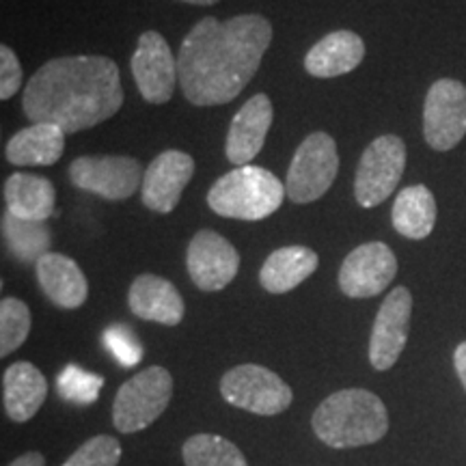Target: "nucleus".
<instances>
[{"label": "nucleus", "instance_id": "1", "mask_svg": "<svg viewBox=\"0 0 466 466\" xmlns=\"http://www.w3.org/2000/svg\"><path fill=\"white\" fill-rule=\"evenodd\" d=\"M272 25L264 15L244 14L220 22L208 15L192 26L179 46V85L195 106L231 102L258 74Z\"/></svg>", "mask_w": 466, "mask_h": 466}, {"label": "nucleus", "instance_id": "2", "mask_svg": "<svg viewBox=\"0 0 466 466\" xmlns=\"http://www.w3.org/2000/svg\"><path fill=\"white\" fill-rule=\"evenodd\" d=\"M124 106L119 67L106 56H61L31 76L22 110L31 124H55L66 134L102 124Z\"/></svg>", "mask_w": 466, "mask_h": 466}, {"label": "nucleus", "instance_id": "3", "mask_svg": "<svg viewBox=\"0 0 466 466\" xmlns=\"http://www.w3.org/2000/svg\"><path fill=\"white\" fill-rule=\"evenodd\" d=\"M311 425L324 445L350 450L380 441L389 432V412L376 393L343 389L318 406Z\"/></svg>", "mask_w": 466, "mask_h": 466}, {"label": "nucleus", "instance_id": "4", "mask_svg": "<svg viewBox=\"0 0 466 466\" xmlns=\"http://www.w3.org/2000/svg\"><path fill=\"white\" fill-rule=\"evenodd\" d=\"M285 184L264 167H236L212 184L208 206L225 218L261 220L283 206Z\"/></svg>", "mask_w": 466, "mask_h": 466}, {"label": "nucleus", "instance_id": "5", "mask_svg": "<svg viewBox=\"0 0 466 466\" xmlns=\"http://www.w3.org/2000/svg\"><path fill=\"white\" fill-rule=\"evenodd\" d=\"M173 398V376L160 365L138 371L119 387L113 401V425L134 434L149 428L167 410Z\"/></svg>", "mask_w": 466, "mask_h": 466}, {"label": "nucleus", "instance_id": "6", "mask_svg": "<svg viewBox=\"0 0 466 466\" xmlns=\"http://www.w3.org/2000/svg\"><path fill=\"white\" fill-rule=\"evenodd\" d=\"M339 173V154L330 134H309L291 158L285 195L294 203H313L324 197Z\"/></svg>", "mask_w": 466, "mask_h": 466}, {"label": "nucleus", "instance_id": "7", "mask_svg": "<svg viewBox=\"0 0 466 466\" xmlns=\"http://www.w3.org/2000/svg\"><path fill=\"white\" fill-rule=\"evenodd\" d=\"M220 395L227 404L261 417H275L291 406L294 391L268 367L238 365L220 378Z\"/></svg>", "mask_w": 466, "mask_h": 466}, {"label": "nucleus", "instance_id": "8", "mask_svg": "<svg viewBox=\"0 0 466 466\" xmlns=\"http://www.w3.org/2000/svg\"><path fill=\"white\" fill-rule=\"evenodd\" d=\"M406 168V145L395 134H384L367 145L360 156L354 197L360 208H376L398 188Z\"/></svg>", "mask_w": 466, "mask_h": 466}, {"label": "nucleus", "instance_id": "9", "mask_svg": "<svg viewBox=\"0 0 466 466\" xmlns=\"http://www.w3.org/2000/svg\"><path fill=\"white\" fill-rule=\"evenodd\" d=\"M143 165L130 156H83L69 165V179L76 188L106 201L130 199L143 186Z\"/></svg>", "mask_w": 466, "mask_h": 466}, {"label": "nucleus", "instance_id": "10", "mask_svg": "<svg viewBox=\"0 0 466 466\" xmlns=\"http://www.w3.org/2000/svg\"><path fill=\"white\" fill-rule=\"evenodd\" d=\"M423 137L436 151H450L466 137V86L441 78L430 86L423 104Z\"/></svg>", "mask_w": 466, "mask_h": 466}, {"label": "nucleus", "instance_id": "11", "mask_svg": "<svg viewBox=\"0 0 466 466\" xmlns=\"http://www.w3.org/2000/svg\"><path fill=\"white\" fill-rule=\"evenodd\" d=\"M130 67L145 102L167 104L171 100L179 80V67L173 58L171 46L158 31H145L138 37Z\"/></svg>", "mask_w": 466, "mask_h": 466}, {"label": "nucleus", "instance_id": "12", "mask_svg": "<svg viewBox=\"0 0 466 466\" xmlns=\"http://www.w3.org/2000/svg\"><path fill=\"white\" fill-rule=\"evenodd\" d=\"M398 275V259L384 242L360 244L348 253L339 270V288L348 299H374Z\"/></svg>", "mask_w": 466, "mask_h": 466}, {"label": "nucleus", "instance_id": "13", "mask_svg": "<svg viewBox=\"0 0 466 466\" xmlns=\"http://www.w3.org/2000/svg\"><path fill=\"white\" fill-rule=\"evenodd\" d=\"M412 294L408 288H395L378 309L370 337V363L378 371H387L398 363L410 333Z\"/></svg>", "mask_w": 466, "mask_h": 466}, {"label": "nucleus", "instance_id": "14", "mask_svg": "<svg viewBox=\"0 0 466 466\" xmlns=\"http://www.w3.org/2000/svg\"><path fill=\"white\" fill-rule=\"evenodd\" d=\"M186 266L197 288L203 291H220L240 270V253L225 236L212 229H201L188 244Z\"/></svg>", "mask_w": 466, "mask_h": 466}, {"label": "nucleus", "instance_id": "15", "mask_svg": "<svg viewBox=\"0 0 466 466\" xmlns=\"http://www.w3.org/2000/svg\"><path fill=\"white\" fill-rule=\"evenodd\" d=\"M192 175H195V158L190 154L179 149L162 151L145 168L141 186L143 206L158 214L173 212Z\"/></svg>", "mask_w": 466, "mask_h": 466}, {"label": "nucleus", "instance_id": "16", "mask_svg": "<svg viewBox=\"0 0 466 466\" xmlns=\"http://www.w3.org/2000/svg\"><path fill=\"white\" fill-rule=\"evenodd\" d=\"M272 116H275L272 102L264 93H258L242 104V108L233 116L229 134H227L225 149L231 165L247 167L255 160V156L264 147L268 132H270Z\"/></svg>", "mask_w": 466, "mask_h": 466}, {"label": "nucleus", "instance_id": "17", "mask_svg": "<svg viewBox=\"0 0 466 466\" xmlns=\"http://www.w3.org/2000/svg\"><path fill=\"white\" fill-rule=\"evenodd\" d=\"M127 305L137 318L165 326H177L186 313L182 294L171 281L158 275L134 279L127 291Z\"/></svg>", "mask_w": 466, "mask_h": 466}, {"label": "nucleus", "instance_id": "18", "mask_svg": "<svg viewBox=\"0 0 466 466\" xmlns=\"http://www.w3.org/2000/svg\"><path fill=\"white\" fill-rule=\"evenodd\" d=\"M37 281L48 300L58 309L83 307L89 296L85 272L72 258L61 253H48L37 261Z\"/></svg>", "mask_w": 466, "mask_h": 466}, {"label": "nucleus", "instance_id": "19", "mask_svg": "<svg viewBox=\"0 0 466 466\" xmlns=\"http://www.w3.org/2000/svg\"><path fill=\"white\" fill-rule=\"evenodd\" d=\"M48 395V382L28 360L9 365L3 374V404L11 421L26 423L37 415Z\"/></svg>", "mask_w": 466, "mask_h": 466}, {"label": "nucleus", "instance_id": "20", "mask_svg": "<svg viewBox=\"0 0 466 466\" xmlns=\"http://www.w3.org/2000/svg\"><path fill=\"white\" fill-rule=\"evenodd\" d=\"M365 42L352 31H335L313 46L305 56V69L316 78H337L360 66Z\"/></svg>", "mask_w": 466, "mask_h": 466}, {"label": "nucleus", "instance_id": "21", "mask_svg": "<svg viewBox=\"0 0 466 466\" xmlns=\"http://www.w3.org/2000/svg\"><path fill=\"white\" fill-rule=\"evenodd\" d=\"M66 132L55 124H31L9 138L5 156L15 167H50L61 160Z\"/></svg>", "mask_w": 466, "mask_h": 466}, {"label": "nucleus", "instance_id": "22", "mask_svg": "<svg viewBox=\"0 0 466 466\" xmlns=\"http://www.w3.org/2000/svg\"><path fill=\"white\" fill-rule=\"evenodd\" d=\"M56 190L50 179L33 173H14L5 182V203L11 217L46 223L55 214Z\"/></svg>", "mask_w": 466, "mask_h": 466}, {"label": "nucleus", "instance_id": "23", "mask_svg": "<svg viewBox=\"0 0 466 466\" xmlns=\"http://www.w3.org/2000/svg\"><path fill=\"white\" fill-rule=\"evenodd\" d=\"M318 253L309 247H283L268 255L259 270L261 288L270 294H288L318 270Z\"/></svg>", "mask_w": 466, "mask_h": 466}, {"label": "nucleus", "instance_id": "24", "mask_svg": "<svg viewBox=\"0 0 466 466\" xmlns=\"http://www.w3.org/2000/svg\"><path fill=\"white\" fill-rule=\"evenodd\" d=\"M436 199L423 184L408 186L393 203L391 220L395 231L408 240H425L436 225Z\"/></svg>", "mask_w": 466, "mask_h": 466}, {"label": "nucleus", "instance_id": "25", "mask_svg": "<svg viewBox=\"0 0 466 466\" xmlns=\"http://www.w3.org/2000/svg\"><path fill=\"white\" fill-rule=\"evenodd\" d=\"M3 233L11 255L22 264H37L44 255L50 253L52 238L46 223L22 220L7 212L3 218Z\"/></svg>", "mask_w": 466, "mask_h": 466}, {"label": "nucleus", "instance_id": "26", "mask_svg": "<svg viewBox=\"0 0 466 466\" xmlns=\"http://www.w3.org/2000/svg\"><path fill=\"white\" fill-rule=\"evenodd\" d=\"M186 466H248L244 453L218 434H195L184 442Z\"/></svg>", "mask_w": 466, "mask_h": 466}, {"label": "nucleus", "instance_id": "27", "mask_svg": "<svg viewBox=\"0 0 466 466\" xmlns=\"http://www.w3.org/2000/svg\"><path fill=\"white\" fill-rule=\"evenodd\" d=\"M31 333V311L22 300L3 299L0 302V357H9Z\"/></svg>", "mask_w": 466, "mask_h": 466}, {"label": "nucleus", "instance_id": "28", "mask_svg": "<svg viewBox=\"0 0 466 466\" xmlns=\"http://www.w3.org/2000/svg\"><path fill=\"white\" fill-rule=\"evenodd\" d=\"M104 387V378L97 374H89L83 367L67 365L58 374V393L63 398L74 401V404H93L100 398Z\"/></svg>", "mask_w": 466, "mask_h": 466}, {"label": "nucleus", "instance_id": "29", "mask_svg": "<svg viewBox=\"0 0 466 466\" xmlns=\"http://www.w3.org/2000/svg\"><path fill=\"white\" fill-rule=\"evenodd\" d=\"M119 460L121 442L108 434H100L83 442L61 466H116Z\"/></svg>", "mask_w": 466, "mask_h": 466}, {"label": "nucleus", "instance_id": "30", "mask_svg": "<svg viewBox=\"0 0 466 466\" xmlns=\"http://www.w3.org/2000/svg\"><path fill=\"white\" fill-rule=\"evenodd\" d=\"M104 343L124 367H134L143 359V346L138 343L137 335L126 326H110L104 333Z\"/></svg>", "mask_w": 466, "mask_h": 466}, {"label": "nucleus", "instance_id": "31", "mask_svg": "<svg viewBox=\"0 0 466 466\" xmlns=\"http://www.w3.org/2000/svg\"><path fill=\"white\" fill-rule=\"evenodd\" d=\"M22 86V66L9 46H0V100L14 97Z\"/></svg>", "mask_w": 466, "mask_h": 466}, {"label": "nucleus", "instance_id": "32", "mask_svg": "<svg viewBox=\"0 0 466 466\" xmlns=\"http://www.w3.org/2000/svg\"><path fill=\"white\" fill-rule=\"evenodd\" d=\"M453 367H456L460 382H462V387L466 389V341L460 343L456 352H453Z\"/></svg>", "mask_w": 466, "mask_h": 466}, {"label": "nucleus", "instance_id": "33", "mask_svg": "<svg viewBox=\"0 0 466 466\" xmlns=\"http://www.w3.org/2000/svg\"><path fill=\"white\" fill-rule=\"evenodd\" d=\"M9 466H46V460L39 451H28L25 456L15 458Z\"/></svg>", "mask_w": 466, "mask_h": 466}, {"label": "nucleus", "instance_id": "34", "mask_svg": "<svg viewBox=\"0 0 466 466\" xmlns=\"http://www.w3.org/2000/svg\"><path fill=\"white\" fill-rule=\"evenodd\" d=\"M182 3H188V5H201V7H209V5H217L218 0H182Z\"/></svg>", "mask_w": 466, "mask_h": 466}]
</instances>
